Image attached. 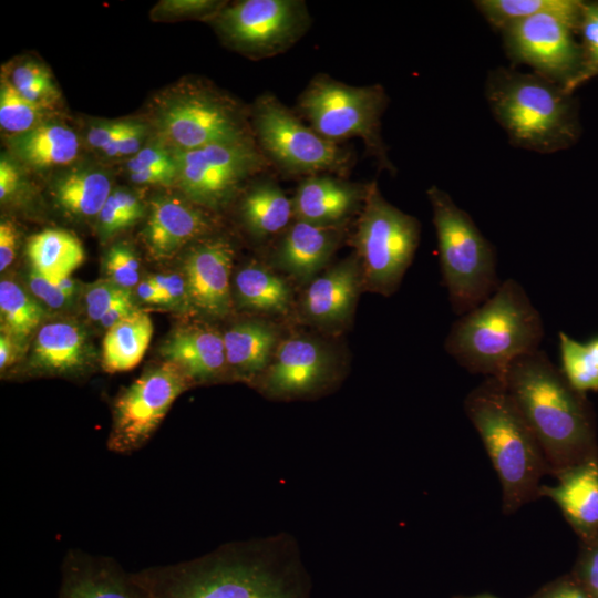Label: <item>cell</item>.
I'll return each mask as SVG.
<instances>
[{"instance_id": "1", "label": "cell", "mask_w": 598, "mask_h": 598, "mask_svg": "<svg viewBox=\"0 0 598 598\" xmlns=\"http://www.w3.org/2000/svg\"><path fill=\"white\" fill-rule=\"evenodd\" d=\"M503 382L536 436L549 474L598 457L595 415L586 394L569 384L543 350L513 361Z\"/></svg>"}, {"instance_id": "2", "label": "cell", "mask_w": 598, "mask_h": 598, "mask_svg": "<svg viewBox=\"0 0 598 598\" xmlns=\"http://www.w3.org/2000/svg\"><path fill=\"white\" fill-rule=\"evenodd\" d=\"M543 337L539 311L518 281L506 279L453 322L444 348L466 371L503 381L512 362L538 350Z\"/></svg>"}, {"instance_id": "3", "label": "cell", "mask_w": 598, "mask_h": 598, "mask_svg": "<svg viewBox=\"0 0 598 598\" xmlns=\"http://www.w3.org/2000/svg\"><path fill=\"white\" fill-rule=\"evenodd\" d=\"M502 486L504 514L538 498L549 467L528 423L503 381L485 378L464 401Z\"/></svg>"}, {"instance_id": "4", "label": "cell", "mask_w": 598, "mask_h": 598, "mask_svg": "<svg viewBox=\"0 0 598 598\" xmlns=\"http://www.w3.org/2000/svg\"><path fill=\"white\" fill-rule=\"evenodd\" d=\"M485 95L512 144L550 154L574 146L581 135L578 102L563 86L511 68L493 70Z\"/></svg>"}, {"instance_id": "5", "label": "cell", "mask_w": 598, "mask_h": 598, "mask_svg": "<svg viewBox=\"0 0 598 598\" xmlns=\"http://www.w3.org/2000/svg\"><path fill=\"white\" fill-rule=\"evenodd\" d=\"M151 126L172 151L254 138L250 114L229 94L200 79H184L153 100Z\"/></svg>"}, {"instance_id": "6", "label": "cell", "mask_w": 598, "mask_h": 598, "mask_svg": "<svg viewBox=\"0 0 598 598\" xmlns=\"http://www.w3.org/2000/svg\"><path fill=\"white\" fill-rule=\"evenodd\" d=\"M426 195L444 286L452 309L460 317L482 305L501 285L495 249L446 192L432 185Z\"/></svg>"}, {"instance_id": "7", "label": "cell", "mask_w": 598, "mask_h": 598, "mask_svg": "<svg viewBox=\"0 0 598 598\" xmlns=\"http://www.w3.org/2000/svg\"><path fill=\"white\" fill-rule=\"evenodd\" d=\"M388 101L380 84L353 86L317 74L300 94L297 107L319 135L336 143L361 138L380 167L394 173L381 135V116Z\"/></svg>"}, {"instance_id": "8", "label": "cell", "mask_w": 598, "mask_h": 598, "mask_svg": "<svg viewBox=\"0 0 598 598\" xmlns=\"http://www.w3.org/2000/svg\"><path fill=\"white\" fill-rule=\"evenodd\" d=\"M420 235L419 220L389 203L370 183L353 237L364 289L391 296L414 258Z\"/></svg>"}, {"instance_id": "9", "label": "cell", "mask_w": 598, "mask_h": 598, "mask_svg": "<svg viewBox=\"0 0 598 598\" xmlns=\"http://www.w3.org/2000/svg\"><path fill=\"white\" fill-rule=\"evenodd\" d=\"M250 123L255 140L270 164L288 175L333 173L343 177L353 155L302 121L272 93L254 103Z\"/></svg>"}, {"instance_id": "10", "label": "cell", "mask_w": 598, "mask_h": 598, "mask_svg": "<svg viewBox=\"0 0 598 598\" xmlns=\"http://www.w3.org/2000/svg\"><path fill=\"white\" fill-rule=\"evenodd\" d=\"M152 598H292L264 565L215 558L135 575Z\"/></svg>"}, {"instance_id": "11", "label": "cell", "mask_w": 598, "mask_h": 598, "mask_svg": "<svg viewBox=\"0 0 598 598\" xmlns=\"http://www.w3.org/2000/svg\"><path fill=\"white\" fill-rule=\"evenodd\" d=\"M173 152L175 186L194 204L212 209L227 204L246 182L271 165L255 137Z\"/></svg>"}, {"instance_id": "12", "label": "cell", "mask_w": 598, "mask_h": 598, "mask_svg": "<svg viewBox=\"0 0 598 598\" xmlns=\"http://www.w3.org/2000/svg\"><path fill=\"white\" fill-rule=\"evenodd\" d=\"M209 22L226 45L248 58L264 59L292 47L311 19L301 0H243L227 3Z\"/></svg>"}, {"instance_id": "13", "label": "cell", "mask_w": 598, "mask_h": 598, "mask_svg": "<svg viewBox=\"0 0 598 598\" xmlns=\"http://www.w3.org/2000/svg\"><path fill=\"white\" fill-rule=\"evenodd\" d=\"M580 17L536 14L502 29L507 55L566 91L577 78L582 52L576 39Z\"/></svg>"}, {"instance_id": "14", "label": "cell", "mask_w": 598, "mask_h": 598, "mask_svg": "<svg viewBox=\"0 0 598 598\" xmlns=\"http://www.w3.org/2000/svg\"><path fill=\"white\" fill-rule=\"evenodd\" d=\"M189 380L177 365L165 361L124 389L113 405L109 448L131 453L143 446L187 389Z\"/></svg>"}, {"instance_id": "15", "label": "cell", "mask_w": 598, "mask_h": 598, "mask_svg": "<svg viewBox=\"0 0 598 598\" xmlns=\"http://www.w3.org/2000/svg\"><path fill=\"white\" fill-rule=\"evenodd\" d=\"M333 350L323 341L296 336L280 343L262 373L261 388L271 398H298L328 384L336 372Z\"/></svg>"}, {"instance_id": "16", "label": "cell", "mask_w": 598, "mask_h": 598, "mask_svg": "<svg viewBox=\"0 0 598 598\" xmlns=\"http://www.w3.org/2000/svg\"><path fill=\"white\" fill-rule=\"evenodd\" d=\"M235 250L225 238H209L193 246L185 257L183 275L193 308L221 318L231 309L230 275Z\"/></svg>"}, {"instance_id": "17", "label": "cell", "mask_w": 598, "mask_h": 598, "mask_svg": "<svg viewBox=\"0 0 598 598\" xmlns=\"http://www.w3.org/2000/svg\"><path fill=\"white\" fill-rule=\"evenodd\" d=\"M361 289L362 270L353 254L308 282L301 299L302 316L320 328H340L351 319Z\"/></svg>"}, {"instance_id": "18", "label": "cell", "mask_w": 598, "mask_h": 598, "mask_svg": "<svg viewBox=\"0 0 598 598\" xmlns=\"http://www.w3.org/2000/svg\"><path fill=\"white\" fill-rule=\"evenodd\" d=\"M210 229V217L200 206L184 196H161L151 203L143 238L152 257L163 260Z\"/></svg>"}, {"instance_id": "19", "label": "cell", "mask_w": 598, "mask_h": 598, "mask_svg": "<svg viewBox=\"0 0 598 598\" xmlns=\"http://www.w3.org/2000/svg\"><path fill=\"white\" fill-rule=\"evenodd\" d=\"M343 235V224L319 225L295 219L276 246L271 265L308 283L327 266Z\"/></svg>"}, {"instance_id": "20", "label": "cell", "mask_w": 598, "mask_h": 598, "mask_svg": "<svg viewBox=\"0 0 598 598\" xmlns=\"http://www.w3.org/2000/svg\"><path fill=\"white\" fill-rule=\"evenodd\" d=\"M554 485H540L539 497L550 498L580 538L598 536V457L588 458L554 475Z\"/></svg>"}, {"instance_id": "21", "label": "cell", "mask_w": 598, "mask_h": 598, "mask_svg": "<svg viewBox=\"0 0 598 598\" xmlns=\"http://www.w3.org/2000/svg\"><path fill=\"white\" fill-rule=\"evenodd\" d=\"M368 186L340 176H307L292 197L295 219L319 225L343 224L358 208H362Z\"/></svg>"}, {"instance_id": "22", "label": "cell", "mask_w": 598, "mask_h": 598, "mask_svg": "<svg viewBox=\"0 0 598 598\" xmlns=\"http://www.w3.org/2000/svg\"><path fill=\"white\" fill-rule=\"evenodd\" d=\"M58 598H152L135 575L87 558H75L64 566Z\"/></svg>"}, {"instance_id": "23", "label": "cell", "mask_w": 598, "mask_h": 598, "mask_svg": "<svg viewBox=\"0 0 598 598\" xmlns=\"http://www.w3.org/2000/svg\"><path fill=\"white\" fill-rule=\"evenodd\" d=\"M161 353L197 381L218 375L227 363L223 334L203 327L174 331L162 344Z\"/></svg>"}, {"instance_id": "24", "label": "cell", "mask_w": 598, "mask_h": 598, "mask_svg": "<svg viewBox=\"0 0 598 598\" xmlns=\"http://www.w3.org/2000/svg\"><path fill=\"white\" fill-rule=\"evenodd\" d=\"M17 161L35 169L70 165L81 148L78 133L69 125L49 120L33 130L8 138Z\"/></svg>"}, {"instance_id": "25", "label": "cell", "mask_w": 598, "mask_h": 598, "mask_svg": "<svg viewBox=\"0 0 598 598\" xmlns=\"http://www.w3.org/2000/svg\"><path fill=\"white\" fill-rule=\"evenodd\" d=\"M227 364L244 378L264 373L278 347L276 329L262 321L236 323L223 333Z\"/></svg>"}, {"instance_id": "26", "label": "cell", "mask_w": 598, "mask_h": 598, "mask_svg": "<svg viewBox=\"0 0 598 598\" xmlns=\"http://www.w3.org/2000/svg\"><path fill=\"white\" fill-rule=\"evenodd\" d=\"M87 352L86 334L81 327L70 321H54L38 330L31 360L41 371L65 373L81 368Z\"/></svg>"}, {"instance_id": "27", "label": "cell", "mask_w": 598, "mask_h": 598, "mask_svg": "<svg viewBox=\"0 0 598 598\" xmlns=\"http://www.w3.org/2000/svg\"><path fill=\"white\" fill-rule=\"evenodd\" d=\"M113 190L107 172L96 167H76L58 177L52 194L58 205L78 218H95Z\"/></svg>"}, {"instance_id": "28", "label": "cell", "mask_w": 598, "mask_h": 598, "mask_svg": "<svg viewBox=\"0 0 598 598\" xmlns=\"http://www.w3.org/2000/svg\"><path fill=\"white\" fill-rule=\"evenodd\" d=\"M241 218L258 238L283 233L295 219L292 198L271 178L252 184L240 204Z\"/></svg>"}, {"instance_id": "29", "label": "cell", "mask_w": 598, "mask_h": 598, "mask_svg": "<svg viewBox=\"0 0 598 598\" xmlns=\"http://www.w3.org/2000/svg\"><path fill=\"white\" fill-rule=\"evenodd\" d=\"M153 334L150 316L136 310L107 329L102 342V364L110 373L135 368L144 357Z\"/></svg>"}, {"instance_id": "30", "label": "cell", "mask_w": 598, "mask_h": 598, "mask_svg": "<svg viewBox=\"0 0 598 598\" xmlns=\"http://www.w3.org/2000/svg\"><path fill=\"white\" fill-rule=\"evenodd\" d=\"M234 291L240 307L267 313H286L292 291L288 282L267 266L252 261L234 278Z\"/></svg>"}, {"instance_id": "31", "label": "cell", "mask_w": 598, "mask_h": 598, "mask_svg": "<svg viewBox=\"0 0 598 598\" xmlns=\"http://www.w3.org/2000/svg\"><path fill=\"white\" fill-rule=\"evenodd\" d=\"M27 254L32 270L51 280L70 277L84 260L81 241L62 229H45L33 235L28 240Z\"/></svg>"}, {"instance_id": "32", "label": "cell", "mask_w": 598, "mask_h": 598, "mask_svg": "<svg viewBox=\"0 0 598 598\" xmlns=\"http://www.w3.org/2000/svg\"><path fill=\"white\" fill-rule=\"evenodd\" d=\"M475 7L495 29L542 13L579 17L582 0H478Z\"/></svg>"}, {"instance_id": "33", "label": "cell", "mask_w": 598, "mask_h": 598, "mask_svg": "<svg viewBox=\"0 0 598 598\" xmlns=\"http://www.w3.org/2000/svg\"><path fill=\"white\" fill-rule=\"evenodd\" d=\"M45 317L42 306L19 285L2 279L0 282L1 333L19 344L39 327Z\"/></svg>"}, {"instance_id": "34", "label": "cell", "mask_w": 598, "mask_h": 598, "mask_svg": "<svg viewBox=\"0 0 598 598\" xmlns=\"http://www.w3.org/2000/svg\"><path fill=\"white\" fill-rule=\"evenodd\" d=\"M4 78L24 99L53 111L60 102V91L50 70L33 58H22L6 66Z\"/></svg>"}, {"instance_id": "35", "label": "cell", "mask_w": 598, "mask_h": 598, "mask_svg": "<svg viewBox=\"0 0 598 598\" xmlns=\"http://www.w3.org/2000/svg\"><path fill=\"white\" fill-rule=\"evenodd\" d=\"M560 370L569 384L586 394L598 391V336L581 342L560 331Z\"/></svg>"}, {"instance_id": "36", "label": "cell", "mask_w": 598, "mask_h": 598, "mask_svg": "<svg viewBox=\"0 0 598 598\" xmlns=\"http://www.w3.org/2000/svg\"><path fill=\"white\" fill-rule=\"evenodd\" d=\"M0 84V127L9 137L27 133L49 121L51 111L24 99L2 76Z\"/></svg>"}, {"instance_id": "37", "label": "cell", "mask_w": 598, "mask_h": 598, "mask_svg": "<svg viewBox=\"0 0 598 598\" xmlns=\"http://www.w3.org/2000/svg\"><path fill=\"white\" fill-rule=\"evenodd\" d=\"M144 208L143 199L136 192L124 187L113 188L96 217L101 237L109 238L132 226L143 216Z\"/></svg>"}, {"instance_id": "38", "label": "cell", "mask_w": 598, "mask_h": 598, "mask_svg": "<svg viewBox=\"0 0 598 598\" xmlns=\"http://www.w3.org/2000/svg\"><path fill=\"white\" fill-rule=\"evenodd\" d=\"M577 34L582 64L579 74L566 90L569 94L598 76V1H584Z\"/></svg>"}, {"instance_id": "39", "label": "cell", "mask_w": 598, "mask_h": 598, "mask_svg": "<svg viewBox=\"0 0 598 598\" xmlns=\"http://www.w3.org/2000/svg\"><path fill=\"white\" fill-rule=\"evenodd\" d=\"M226 4L217 0H164L154 6L151 17L165 22L187 19L209 22Z\"/></svg>"}, {"instance_id": "40", "label": "cell", "mask_w": 598, "mask_h": 598, "mask_svg": "<svg viewBox=\"0 0 598 598\" xmlns=\"http://www.w3.org/2000/svg\"><path fill=\"white\" fill-rule=\"evenodd\" d=\"M104 270L109 280L131 290L140 281V261L131 247L124 243L113 245L105 254Z\"/></svg>"}, {"instance_id": "41", "label": "cell", "mask_w": 598, "mask_h": 598, "mask_svg": "<svg viewBox=\"0 0 598 598\" xmlns=\"http://www.w3.org/2000/svg\"><path fill=\"white\" fill-rule=\"evenodd\" d=\"M89 318L100 322L103 316L116 303L133 300L131 290L122 288L109 279L91 285L84 296Z\"/></svg>"}, {"instance_id": "42", "label": "cell", "mask_w": 598, "mask_h": 598, "mask_svg": "<svg viewBox=\"0 0 598 598\" xmlns=\"http://www.w3.org/2000/svg\"><path fill=\"white\" fill-rule=\"evenodd\" d=\"M127 173L150 169L162 171L177 176V165L174 152L161 141L146 143L135 155L126 159Z\"/></svg>"}, {"instance_id": "43", "label": "cell", "mask_w": 598, "mask_h": 598, "mask_svg": "<svg viewBox=\"0 0 598 598\" xmlns=\"http://www.w3.org/2000/svg\"><path fill=\"white\" fill-rule=\"evenodd\" d=\"M571 573L592 598H598V536L581 542L578 558Z\"/></svg>"}, {"instance_id": "44", "label": "cell", "mask_w": 598, "mask_h": 598, "mask_svg": "<svg viewBox=\"0 0 598 598\" xmlns=\"http://www.w3.org/2000/svg\"><path fill=\"white\" fill-rule=\"evenodd\" d=\"M150 126L143 122L133 121L132 125L122 133L103 154L110 159L130 158L145 144Z\"/></svg>"}, {"instance_id": "45", "label": "cell", "mask_w": 598, "mask_h": 598, "mask_svg": "<svg viewBox=\"0 0 598 598\" xmlns=\"http://www.w3.org/2000/svg\"><path fill=\"white\" fill-rule=\"evenodd\" d=\"M133 121H94L86 128L85 141L92 150L103 155L112 143L132 125Z\"/></svg>"}, {"instance_id": "46", "label": "cell", "mask_w": 598, "mask_h": 598, "mask_svg": "<svg viewBox=\"0 0 598 598\" xmlns=\"http://www.w3.org/2000/svg\"><path fill=\"white\" fill-rule=\"evenodd\" d=\"M28 285L33 296L50 308H65L72 301L73 297L64 292L55 280L48 279L33 270L29 274Z\"/></svg>"}, {"instance_id": "47", "label": "cell", "mask_w": 598, "mask_h": 598, "mask_svg": "<svg viewBox=\"0 0 598 598\" xmlns=\"http://www.w3.org/2000/svg\"><path fill=\"white\" fill-rule=\"evenodd\" d=\"M528 598H592L573 573L564 575L534 592Z\"/></svg>"}, {"instance_id": "48", "label": "cell", "mask_w": 598, "mask_h": 598, "mask_svg": "<svg viewBox=\"0 0 598 598\" xmlns=\"http://www.w3.org/2000/svg\"><path fill=\"white\" fill-rule=\"evenodd\" d=\"M23 186V175L13 157L2 154L0 158V200H10Z\"/></svg>"}, {"instance_id": "49", "label": "cell", "mask_w": 598, "mask_h": 598, "mask_svg": "<svg viewBox=\"0 0 598 598\" xmlns=\"http://www.w3.org/2000/svg\"><path fill=\"white\" fill-rule=\"evenodd\" d=\"M151 279L164 292L169 305L193 308L184 275H156L151 277Z\"/></svg>"}, {"instance_id": "50", "label": "cell", "mask_w": 598, "mask_h": 598, "mask_svg": "<svg viewBox=\"0 0 598 598\" xmlns=\"http://www.w3.org/2000/svg\"><path fill=\"white\" fill-rule=\"evenodd\" d=\"M18 231L13 223L2 220L0 224V270L4 271L16 258Z\"/></svg>"}, {"instance_id": "51", "label": "cell", "mask_w": 598, "mask_h": 598, "mask_svg": "<svg viewBox=\"0 0 598 598\" xmlns=\"http://www.w3.org/2000/svg\"><path fill=\"white\" fill-rule=\"evenodd\" d=\"M136 293L144 302L152 305H169L164 292L151 278L141 281L136 286Z\"/></svg>"}, {"instance_id": "52", "label": "cell", "mask_w": 598, "mask_h": 598, "mask_svg": "<svg viewBox=\"0 0 598 598\" xmlns=\"http://www.w3.org/2000/svg\"><path fill=\"white\" fill-rule=\"evenodd\" d=\"M137 310L134 300L123 301L113 306L100 320L106 330Z\"/></svg>"}, {"instance_id": "53", "label": "cell", "mask_w": 598, "mask_h": 598, "mask_svg": "<svg viewBox=\"0 0 598 598\" xmlns=\"http://www.w3.org/2000/svg\"><path fill=\"white\" fill-rule=\"evenodd\" d=\"M19 343L7 334L0 336V368L9 367L17 359Z\"/></svg>"}, {"instance_id": "54", "label": "cell", "mask_w": 598, "mask_h": 598, "mask_svg": "<svg viewBox=\"0 0 598 598\" xmlns=\"http://www.w3.org/2000/svg\"><path fill=\"white\" fill-rule=\"evenodd\" d=\"M455 598H499V597L484 592V594H477L473 596H461V597L458 596Z\"/></svg>"}]
</instances>
